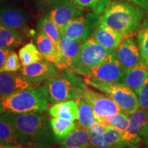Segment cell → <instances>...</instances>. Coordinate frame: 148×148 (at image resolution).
Segmentation results:
<instances>
[{"label": "cell", "mask_w": 148, "mask_h": 148, "mask_svg": "<svg viewBox=\"0 0 148 148\" xmlns=\"http://www.w3.org/2000/svg\"><path fill=\"white\" fill-rule=\"evenodd\" d=\"M5 114L15 127L22 145L44 146L56 140L50 119L42 112Z\"/></svg>", "instance_id": "1"}, {"label": "cell", "mask_w": 148, "mask_h": 148, "mask_svg": "<svg viewBox=\"0 0 148 148\" xmlns=\"http://www.w3.org/2000/svg\"><path fill=\"white\" fill-rule=\"evenodd\" d=\"M144 16L138 6L123 1H113L101 14L100 23L119 32L123 37L132 36L138 32Z\"/></svg>", "instance_id": "2"}, {"label": "cell", "mask_w": 148, "mask_h": 148, "mask_svg": "<svg viewBox=\"0 0 148 148\" xmlns=\"http://www.w3.org/2000/svg\"><path fill=\"white\" fill-rule=\"evenodd\" d=\"M49 106V98L44 85L0 98V112H42Z\"/></svg>", "instance_id": "3"}, {"label": "cell", "mask_w": 148, "mask_h": 148, "mask_svg": "<svg viewBox=\"0 0 148 148\" xmlns=\"http://www.w3.org/2000/svg\"><path fill=\"white\" fill-rule=\"evenodd\" d=\"M66 71V75H58L44 82L49 101L51 103L80 98L83 90L86 86V82H83L79 77L75 76L72 72L69 73L68 69Z\"/></svg>", "instance_id": "4"}, {"label": "cell", "mask_w": 148, "mask_h": 148, "mask_svg": "<svg viewBox=\"0 0 148 148\" xmlns=\"http://www.w3.org/2000/svg\"><path fill=\"white\" fill-rule=\"evenodd\" d=\"M114 56V51H110L90 38L83 42L77 58L70 68L76 73L85 76L94 66L105 62Z\"/></svg>", "instance_id": "5"}, {"label": "cell", "mask_w": 148, "mask_h": 148, "mask_svg": "<svg viewBox=\"0 0 148 148\" xmlns=\"http://www.w3.org/2000/svg\"><path fill=\"white\" fill-rule=\"evenodd\" d=\"M84 82L108 95L115 102L122 112L130 114L139 108L136 94L123 83H102L84 77Z\"/></svg>", "instance_id": "6"}, {"label": "cell", "mask_w": 148, "mask_h": 148, "mask_svg": "<svg viewBox=\"0 0 148 148\" xmlns=\"http://www.w3.org/2000/svg\"><path fill=\"white\" fill-rule=\"evenodd\" d=\"M99 23L100 16L98 14L93 12L82 13L68 23L60 33V36L83 42L91 38Z\"/></svg>", "instance_id": "7"}, {"label": "cell", "mask_w": 148, "mask_h": 148, "mask_svg": "<svg viewBox=\"0 0 148 148\" xmlns=\"http://www.w3.org/2000/svg\"><path fill=\"white\" fill-rule=\"evenodd\" d=\"M125 71L114 54L111 58L91 68L84 77L102 83H122Z\"/></svg>", "instance_id": "8"}, {"label": "cell", "mask_w": 148, "mask_h": 148, "mask_svg": "<svg viewBox=\"0 0 148 148\" xmlns=\"http://www.w3.org/2000/svg\"><path fill=\"white\" fill-rule=\"evenodd\" d=\"M83 98L91 106L95 117L103 119L119 113L121 110L108 95L90 90L86 86L81 94Z\"/></svg>", "instance_id": "9"}, {"label": "cell", "mask_w": 148, "mask_h": 148, "mask_svg": "<svg viewBox=\"0 0 148 148\" xmlns=\"http://www.w3.org/2000/svg\"><path fill=\"white\" fill-rule=\"evenodd\" d=\"M148 122V109L138 108L129 114V126L123 140L125 148H138L142 141L141 131Z\"/></svg>", "instance_id": "10"}, {"label": "cell", "mask_w": 148, "mask_h": 148, "mask_svg": "<svg viewBox=\"0 0 148 148\" xmlns=\"http://www.w3.org/2000/svg\"><path fill=\"white\" fill-rule=\"evenodd\" d=\"M82 13V9L78 8L71 0H61L52 5L46 16L56 25L60 34L68 23Z\"/></svg>", "instance_id": "11"}, {"label": "cell", "mask_w": 148, "mask_h": 148, "mask_svg": "<svg viewBox=\"0 0 148 148\" xmlns=\"http://www.w3.org/2000/svg\"><path fill=\"white\" fill-rule=\"evenodd\" d=\"M19 73L33 85H39L50 77L58 75L54 64L45 59L24 66Z\"/></svg>", "instance_id": "12"}, {"label": "cell", "mask_w": 148, "mask_h": 148, "mask_svg": "<svg viewBox=\"0 0 148 148\" xmlns=\"http://www.w3.org/2000/svg\"><path fill=\"white\" fill-rule=\"evenodd\" d=\"M114 54L125 71L141 62L138 41L134 36L124 37L114 50Z\"/></svg>", "instance_id": "13"}, {"label": "cell", "mask_w": 148, "mask_h": 148, "mask_svg": "<svg viewBox=\"0 0 148 148\" xmlns=\"http://www.w3.org/2000/svg\"><path fill=\"white\" fill-rule=\"evenodd\" d=\"M34 42L43 59L54 64L56 67L60 71L69 68L62 61L59 49L43 32L39 31L37 33L34 37Z\"/></svg>", "instance_id": "14"}, {"label": "cell", "mask_w": 148, "mask_h": 148, "mask_svg": "<svg viewBox=\"0 0 148 148\" xmlns=\"http://www.w3.org/2000/svg\"><path fill=\"white\" fill-rule=\"evenodd\" d=\"M34 86L25 79L20 73L14 72H0V98L8 97L16 92Z\"/></svg>", "instance_id": "15"}, {"label": "cell", "mask_w": 148, "mask_h": 148, "mask_svg": "<svg viewBox=\"0 0 148 148\" xmlns=\"http://www.w3.org/2000/svg\"><path fill=\"white\" fill-rule=\"evenodd\" d=\"M92 38L95 42L110 51H114L124 38L119 32L104 25L99 23L94 30Z\"/></svg>", "instance_id": "16"}, {"label": "cell", "mask_w": 148, "mask_h": 148, "mask_svg": "<svg viewBox=\"0 0 148 148\" xmlns=\"http://www.w3.org/2000/svg\"><path fill=\"white\" fill-rule=\"evenodd\" d=\"M0 23L21 32L27 28V17L23 12L14 8H0Z\"/></svg>", "instance_id": "17"}, {"label": "cell", "mask_w": 148, "mask_h": 148, "mask_svg": "<svg viewBox=\"0 0 148 148\" xmlns=\"http://www.w3.org/2000/svg\"><path fill=\"white\" fill-rule=\"evenodd\" d=\"M148 78V69L141 61L140 64L125 71L122 83L126 85L135 92Z\"/></svg>", "instance_id": "18"}, {"label": "cell", "mask_w": 148, "mask_h": 148, "mask_svg": "<svg viewBox=\"0 0 148 148\" xmlns=\"http://www.w3.org/2000/svg\"><path fill=\"white\" fill-rule=\"evenodd\" d=\"M90 136L88 130L80 125L63 139L60 148H90Z\"/></svg>", "instance_id": "19"}, {"label": "cell", "mask_w": 148, "mask_h": 148, "mask_svg": "<svg viewBox=\"0 0 148 148\" xmlns=\"http://www.w3.org/2000/svg\"><path fill=\"white\" fill-rule=\"evenodd\" d=\"M49 113L54 117L75 121L78 119V106L75 99L60 101L49 108Z\"/></svg>", "instance_id": "20"}, {"label": "cell", "mask_w": 148, "mask_h": 148, "mask_svg": "<svg viewBox=\"0 0 148 148\" xmlns=\"http://www.w3.org/2000/svg\"><path fill=\"white\" fill-rule=\"evenodd\" d=\"M82 43L68 37L61 36L58 46L59 51L62 61L69 67L77 58Z\"/></svg>", "instance_id": "21"}, {"label": "cell", "mask_w": 148, "mask_h": 148, "mask_svg": "<svg viewBox=\"0 0 148 148\" xmlns=\"http://www.w3.org/2000/svg\"><path fill=\"white\" fill-rule=\"evenodd\" d=\"M0 140L8 146L21 144L15 127L5 114L0 116Z\"/></svg>", "instance_id": "22"}, {"label": "cell", "mask_w": 148, "mask_h": 148, "mask_svg": "<svg viewBox=\"0 0 148 148\" xmlns=\"http://www.w3.org/2000/svg\"><path fill=\"white\" fill-rule=\"evenodd\" d=\"M23 42L21 32L0 23V48L13 49Z\"/></svg>", "instance_id": "23"}, {"label": "cell", "mask_w": 148, "mask_h": 148, "mask_svg": "<svg viewBox=\"0 0 148 148\" xmlns=\"http://www.w3.org/2000/svg\"><path fill=\"white\" fill-rule=\"evenodd\" d=\"M50 125L56 140H60L73 132L79 125V122L53 116L50 119Z\"/></svg>", "instance_id": "24"}, {"label": "cell", "mask_w": 148, "mask_h": 148, "mask_svg": "<svg viewBox=\"0 0 148 148\" xmlns=\"http://www.w3.org/2000/svg\"><path fill=\"white\" fill-rule=\"evenodd\" d=\"M78 106L79 123L88 129L96 119L95 113L91 106L83 98L75 99Z\"/></svg>", "instance_id": "25"}, {"label": "cell", "mask_w": 148, "mask_h": 148, "mask_svg": "<svg viewBox=\"0 0 148 148\" xmlns=\"http://www.w3.org/2000/svg\"><path fill=\"white\" fill-rule=\"evenodd\" d=\"M18 57L23 66L43 59L38 48L32 42L26 44L18 50Z\"/></svg>", "instance_id": "26"}, {"label": "cell", "mask_w": 148, "mask_h": 148, "mask_svg": "<svg viewBox=\"0 0 148 148\" xmlns=\"http://www.w3.org/2000/svg\"><path fill=\"white\" fill-rule=\"evenodd\" d=\"M137 41L141 61L148 69V18L140 25L137 33Z\"/></svg>", "instance_id": "27"}, {"label": "cell", "mask_w": 148, "mask_h": 148, "mask_svg": "<svg viewBox=\"0 0 148 148\" xmlns=\"http://www.w3.org/2000/svg\"><path fill=\"white\" fill-rule=\"evenodd\" d=\"M38 27L40 31H42L49 37L59 49V42L61 38L60 31L53 22L47 16L41 18L38 21Z\"/></svg>", "instance_id": "28"}, {"label": "cell", "mask_w": 148, "mask_h": 148, "mask_svg": "<svg viewBox=\"0 0 148 148\" xmlns=\"http://www.w3.org/2000/svg\"><path fill=\"white\" fill-rule=\"evenodd\" d=\"M82 10L87 9L93 13L100 15L110 4V0H71Z\"/></svg>", "instance_id": "29"}, {"label": "cell", "mask_w": 148, "mask_h": 148, "mask_svg": "<svg viewBox=\"0 0 148 148\" xmlns=\"http://www.w3.org/2000/svg\"><path fill=\"white\" fill-rule=\"evenodd\" d=\"M101 120L108 125L114 127L123 134L126 132L129 126V114L122 111Z\"/></svg>", "instance_id": "30"}, {"label": "cell", "mask_w": 148, "mask_h": 148, "mask_svg": "<svg viewBox=\"0 0 148 148\" xmlns=\"http://www.w3.org/2000/svg\"><path fill=\"white\" fill-rule=\"evenodd\" d=\"M103 137L110 148H125L123 140V133L108 125L103 133Z\"/></svg>", "instance_id": "31"}, {"label": "cell", "mask_w": 148, "mask_h": 148, "mask_svg": "<svg viewBox=\"0 0 148 148\" xmlns=\"http://www.w3.org/2000/svg\"><path fill=\"white\" fill-rule=\"evenodd\" d=\"M21 69V64L19 62V57L14 51H11L5 60L3 71L14 72Z\"/></svg>", "instance_id": "32"}, {"label": "cell", "mask_w": 148, "mask_h": 148, "mask_svg": "<svg viewBox=\"0 0 148 148\" xmlns=\"http://www.w3.org/2000/svg\"><path fill=\"white\" fill-rule=\"evenodd\" d=\"M139 108L148 109V78L136 93Z\"/></svg>", "instance_id": "33"}, {"label": "cell", "mask_w": 148, "mask_h": 148, "mask_svg": "<svg viewBox=\"0 0 148 148\" xmlns=\"http://www.w3.org/2000/svg\"><path fill=\"white\" fill-rule=\"evenodd\" d=\"M108 125L105 123L101 119L96 118L95 121L90 125L87 129L89 132L90 136H95L97 134H103Z\"/></svg>", "instance_id": "34"}, {"label": "cell", "mask_w": 148, "mask_h": 148, "mask_svg": "<svg viewBox=\"0 0 148 148\" xmlns=\"http://www.w3.org/2000/svg\"><path fill=\"white\" fill-rule=\"evenodd\" d=\"M90 148H110L104 139L103 134H97L90 136Z\"/></svg>", "instance_id": "35"}, {"label": "cell", "mask_w": 148, "mask_h": 148, "mask_svg": "<svg viewBox=\"0 0 148 148\" xmlns=\"http://www.w3.org/2000/svg\"><path fill=\"white\" fill-rule=\"evenodd\" d=\"M11 51H12V49L0 48V72H2V69L3 66H4L7 56L10 54Z\"/></svg>", "instance_id": "36"}, {"label": "cell", "mask_w": 148, "mask_h": 148, "mask_svg": "<svg viewBox=\"0 0 148 148\" xmlns=\"http://www.w3.org/2000/svg\"><path fill=\"white\" fill-rule=\"evenodd\" d=\"M141 137L144 148H148V122L144 125L143 129H142Z\"/></svg>", "instance_id": "37"}, {"label": "cell", "mask_w": 148, "mask_h": 148, "mask_svg": "<svg viewBox=\"0 0 148 148\" xmlns=\"http://www.w3.org/2000/svg\"><path fill=\"white\" fill-rule=\"evenodd\" d=\"M136 4L142 7L148 12V0H138Z\"/></svg>", "instance_id": "38"}, {"label": "cell", "mask_w": 148, "mask_h": 148, "mask_svg": "<svg viewBox=\"0 0 148 148\" xmlns=\"http://www.w3.org/2000/svg\"><path fill=\"white\" fill-rule=\"evenodd\" d=\"M40 1L45 5H55L56 3H58L59 1H61V0H40Z\"/></svg>", "instance_id": "39"}, {"label": "cell", "mask_w": 148, "mask_h": 148, "mask_svg": "<svg viewBox=\"0 0 148 148\" xmlns=\"http://www.w3.org/2000/svg\"><path fill=\"white\" fill-rule=\"evenodd\" d=\"M9 148H31V147H29L27 145H22V144H18V145H16L14 146H10Z\"/></svg>", "instance_id": "40"}, {"label": "cell", "mask_w": 148, "mask_h": 148, "mask_svg": "<svg viewBox=\"0 0 148 148\" xmlns=\"http://www.w3.org/2000/svg\"><path fill=\"white\" fill-rule=\"evenodd\" d=\"M10 146H8V145H5L4 143H3L0 140V148H9Z\"/></svg>", "instance_id": "41"}, {"label": "cell", "mask_w": 148, "mask_h": 148, "mask_svg": "<svg viewBox=\"0 0 148 148\" xmlns=\"http://www.w3.org/2000/svg\"><path fill=\"white\" fill-rule=\"evenodd\" d=\"M127 1H130V2L133 3H134V4H136V2H137L138 0H127Z\"/></svg>", "instance_id": "42"}]
</instances>
